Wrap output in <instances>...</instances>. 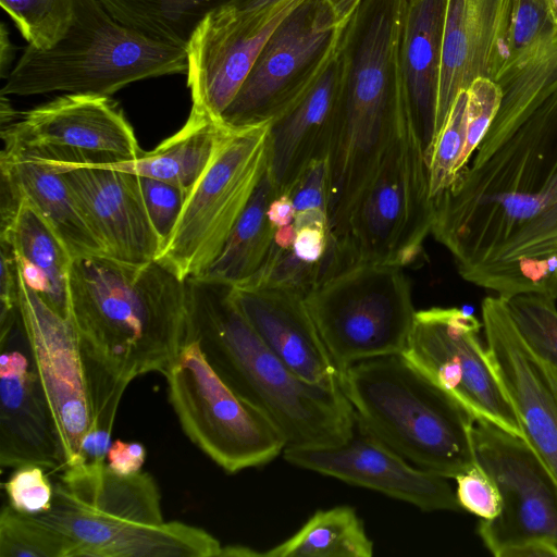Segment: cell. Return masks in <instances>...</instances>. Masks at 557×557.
Returning <instances> with one entry per match:
<instances>
[{"instance_id":"24","label":"cell","mask_w":557,"mask_h":557,"mask_svg":"<svg viewBox=\"0 0 557 557\" xmlns=\"http://www.w3.org/2000/svg\"><path fill=\"white\" fill-rule=\"evenodd\" d=\"M509 10L510 0H447L436 136L457 95L478 78L493 79Z\"/></svg>"},{"instance_id":"31","label":"cell","mask_w":557,"mask_h":557,"mask_svg":"<svg viewBox=\"0 0 557 557\" xmlns=\"http://www.w3.org/2000/svg\"><path fill=\"white\" fill-rule=\"evenodd\" d=\"M119 22L144 35L186 47L199 23L234 0H98Z\"/></svg>"},{"instance_id":"32","label":"cell","mask_w":557,"mask_h":557,"mask_svg":"<svg viewBox=\"0 0 557 557\" xmlns=\"http://www.w3.org/2000/svg\"><path fill=\"white\" fill-rule=\"evenodd\" d=\"M557 35L547 0H510L506 30L498 51L493 79Z\"/></svg>"},{"instance_id":"1","label":"cell","mask_w":557,"mask_h":557,"mask_svg":"<svg viewBox=\"0 0 557 557\" xmlns=\"http://www.w3.org/2000/svg\"><path fill=\"white\" fill-rule=\"evenodd\" d=\"M485 136L433 198L431 234L460 276L504 299L557 300V42L500 82Z\"/></svg>"},{"instance_id":"21","label":"cell","mask_w":557,"mask_h":557,"mask_svg":"<svg viewBox=\"0 0 557 557\" xmlns=\"http://www.w3.org/2000/svg\"><path fill=\"white\" fill-rule=\"evenodd\" d=\"M345 72L339 35L318 73L271 121L268 173L277 195L286 194L313 161L329 156Z\"/></svg>"},{"instance_id":"5","label":"cell","mask_w":557,"mask_h":557,"mask_svg":"<svg viewBox=\"0 0 557 557\" xmlns=\"http://www.w3.org/2000/svg\"><path fill=\"white\" fill-rule=\"evenodd\" d=\"M51 508L36 517L69 542L70 557H218L222 545L206 530L165 522L149 472L122 475L107 463L66 467Z\"/></svg>"},{"instance_id":"18","label":"cell","mask_w":557,"mask_h":557,"mask_svg":"<svg viewBox=\"0 0 557 557\" xmlns=\"http://www.w3.org/2000/svg\"><path fill=\"white\" fill-rule=\"evenodd\" d=\"M301 1L267 15H250L231 3L210 12L186 46L191 108L220 122L269 37Z\"/></svg>"},{"instance_id":"34","label":"cell","mask_w":557,"mask_h":557,"mask_svg":"<svg viewBox=\"0 0 557 557\" xmlns=\"http://www.w3.org/2000/svg\"><path fill=\"white\" fill-rule=\"evenodd\" d=\"M29 46L46 50L66 33L74 13V0H0Z\"/></svg>"},{"instance_id":"28","label":"cell","mask_w":557,"mask_h":557,"mask_svg":"<svg viewBox=\"0 0 557 557\" xmlns=\"http://www.w3.org/2000/svg\"><path fill=\"white\" fill-rule=\"evenodd\" d=\"M223 124L191 108L185 124L153 150L112 166L143 177L163 181L186 194L207 168Z\"/></svg>"},{"instance_id":"48","label":"cell","mask_w":557,"mask_h":557,"mask_svg":"<svg viewBox=\"0 0 557 557\" xmlns=\"http://www.w3.org/2000/svg\"><path fill=\"white\" fill-rule=\"evenodd\" d=\"M550 14L553 16V20L555 21L557 25V0H547Z\"/></svg>"},{"instance_id":"8","label":"cell","mask_w":557,"mask_h":557,"mask_svg":"<svg viewBox=\"0 0 557 557\" xmlns=\"http://www.w3.org/2000/svg\"><path fill=\"white\" fill-rule=\"evenodd\" d=\"M270 124L223 125L207 168L188 190L156 258L181 281L202 275L222 251L268 169Z\"/></svg>"},{"instance_id":"40","label":"cell","mask_w":557,"mask_h":557,"mask_svg":"<svg viewBox=\"0 0 557 557\" xmlns=\"http://www.w3.org/2000/svg\"><path fill=\"white\" fill-rule=\"evenodd\" d=\"M139 178L146 209L163 244L180 216L187 194L178 186L163 181L143 176Z\"/></svg>"},{"instance_id":"35","label":"cell","mask_w":557,"mask_h":557,"mask_svg":"<svg viewBox=\"0 0 557 557\" xmlns=\"http://www.w3.org/2000/svg\"><path fill=\"white\" fill-rule=\"evenodd\" d=\"M468 92L461 90L438 132L429 160V180L432 199L446 190L462 171V154L466 143Z\"/></svg>"},{"instance_id":"7","label":"cell","mask_w":557,"mask_h":557,"mask_svg":"<svg viewBox=\"0 0 557 557\" xmlns=\"http://www.w3.org/2000/svg\"><path fill=\"white\" fill-rule=\"evenodd\" d=\"M186 71V47L124 25L98 0H74L65 35L46 50L27 45L0 96L60 91L110 97L132 83Z\"/></svg>"},{"instance_id":"19","label":"cell","mask_w":557,"mask_h":557,"mask_svg":"<svg viewBox=\"0 0 557 557\" xmlns=\"http://www.w3.org/2000/svg\"><path fill=\"white\" fill-rule=\"evenodd\" d=\"M283 458L293 466L380 492L425 512L461 510L449 479L412 466L356 414L352 432L342 444L284 449Z\"/></svg>"},{"instance_id":"42","label":"cell","mask_w":557,"mask_h":557,"mask_svg":"<svg viewBox=\"0 0 557 557\" xmlns=\"http://www.w3.org/2000/svg\"><path fill=\"white\" fill-rule=\"evenodd\" d=\"M0 258V347L2 348L18 320V288L15 259L7 245L1 244Z\"/></svg>"},{"instance_id":"16","label":"cell","mask_w":557,"mask_h":557,"mask_svg":"<svg viewBox=\"0 0 557 557\" xmlns=\"http://www.w3.org/2000/svg\"><path fill=\"white\" fill-rule=\"evenodd\" d=\"M1 138L70 164L134 160L144 151L121 108L108 96L63 94L1 125Z\"/></svg>"},{"instance_id":"2","label":"cell","mask_w":557,"mask_h":557,"mask_svg":"<svg viewBox=\"0 0 557 557\" xmlns=\"http://www.w3.org/2000/svg\"><path fill=\"white\" fill-rule=\"evenodd\" d=\"M67 292L94 399L123 395L140 375L164 374L188 343V281L156 260L74 259Z\"/></svg>"},{"instance_id":"12","label":"cell","mask_w":557,"mask_h":557,"mask_svg":"<svg viewBox=\"0 0 557 557\" xmlns=\"http://www.w3.org/2000/svg\"><path fill=\"white\" fill-rule=\"evenodd\" d=\"M482 321L460 308L432 307L416 312L403 356L458 400L478 421L522 438L482 341Z\"/></svg>"},{"instance_id":"4","label":"cell","mask_w":557,"mask_h":557,"mask_svg":"<svg viewBox=\"0 0 557 557\" xmlns=\"http://www.w3.org/2000/svg\"><path fill=\"white\" fill-rule=\"evenodd\" d=\"M409 0H361L341 33L345 85L329 149L334 194L361 195L408 111L403 38Z\"/></svg>"},{"instance_id":"14","label":"cell","mask_w":557,"mask_h":557,"mask_svg":"<svg viewBox=\"0 0 557 557\" xmlns=\"http://www.w3.org/2000/svg\"><path fill=\"white\" fill-rule=\"evenodd\" d=\"M476 462L495 482L500 512L480 520L478 534L495 557L524 543L557 545V485L530 446L519 436L484 421L473 428Z\"/></svg>"},{"instance_id":"44","label":"cell","mask_w":557,"mask_h":557,"mask_svg":"<svg viewBox=\"0 0 557 557\" xmlns=\"http://www.w3.org/2000/svg\"><path fill=\"white\" fill-rule=\"evenodd\" d=\"M268 219L274 228L293 224L295 221V208L288 194L275 196L267 210Z\"/></svg>"},{"instance_id":"20","label":"cell","mask_w":557,"mask_h":557,"mask_svg":"<svg viewBox=\"0 0 557 557\" xmlns=\"http://www.w3.org/2000/svg\"><path fill=\"white\" fill-rule=\"evenodd\" d=\"M42 158L62 174L108 257L133 264L156 260L162 239L146 209L138 175L110 163L70 164Z\"/></svg>"},{"instance_id":"25","label":"cell","mask_w":557,"mask_h":557,"mask_svg":"<svg viewBox=\"0 0 557 557\" xmlns=\"http://www.w3.org/2000/svg\"><path fill=\"white\" fill-rule=\"evenodd\" d=\"M1 184L28 200L67 247L73 259L106 256L62 174L35 150L1 138Z\"/></svg>"},{"instance_id":"15","label":"cell","mask_w":557,"mask_h":557,"mask_svg":"<svg viewBox=\"0 0 557 557\" xmlns=\"http://www.w3.org/2000/svg\"><path fill=\"white\" fill-rule=\"evenodd\" d=\"M16 273L20 323L57 425L65 468L72 467L79 463L82 442L94 422L84 354L71 320L26 284L17 265Z\"/></svg>"},{"instance_id":"39","label":"cell","mask_w":557,"mask_h":557,"mask_svg":"<svg viewBox=\"0 0 557 557\" xmlns=\"http://www.w3.org/2000/svg\"><path fill=\"white\" fill-rule=\"evenodd\" d=\"M456 481V497L461 510L480 520L495 518L502 509L499 491L493 479L476 463L459 473Z\"/></svg>"},{"instance_id":"10","label":"cell","mask_w":557,"mask_h":557,"mask_svg":"<svg viewBox=\"0 0 557 557\" xmlns=\"http://www.w3.org/2000/svg\"><path fill=\"white\" fill-rule=\"evenodd\" d=\"M305 302L341 374L357 362L403 354L417 312L404 268L388 264L348 267L314 286Z\"/></svg>"},{"instance_id":"30","label":"cell","mask_w":557,"mask_h":557,"mask_svg":"<svg viewBox=\"0 0 557 557\" xmlns=\"http://www.w3.org/2000/svg\"><path fill=\"white\" fill-rule=\"evenodd\" d=\"M373 543L355 508L315 511L289 539L263 553L268 557H371Z\"/></svg>"},{"instance_id":"29","label":"cell","mask_w":557,"mask_h":557,"mask_svg":"<svg viewBox=\"0 0 557 557\" xmlns=\"http://www.w3.org/2000/svg\"><path fill=\"white\" fill-rule=\"evenodd\" d=\"M275 196L277 194L267 169L222 251L198 278L235 286L260 270L273 243L274 227L267 210Z\"/></svg>"},{"instance_id":"36","label":"cell","mask_w":557,"mask_h":557,"mask_svg":"<svg viewBox=\"0 0 557 557\" xmlns=\"http://www.w3.org/2000/svg\"><path fill=\"white\" fill-rule=\"evenodd\" d=\"M510 315L524 339L557 366L556 300L540 294H520L505 299Z\"/></svg>"},{"instance_id":"33","label":"cell","mask_w":557,"mask_h":557,"mask_svg":"<svg viewBox=\"0 0 557 557\" xmlns=\"http://www.w3.org/2000/svg\"><path fill=\"white\" fill-rule=\"evenodd\" d=\"M67 540L36 516L10 505L0 512V557H70Z\"/></svg>"},{"instance_id":"9","label":"cell","mask_w":557,"mask_h":557,"mask_svg":"<svg viewBox=\"0 0 557 557\" xmlns=\"http://www.w3.org/2000/svg\"><path fill=\"white\" fill-rule=\"evenodd\" d=\"M432 221L428 161L407 111L394 131L377 173L351 214L344 257L349 267L411 265L422 258Z\"/></svg>"},{"instance_id":"17","label":"cell","mask_w":557,"mask_h":557,"mask_svg":"<svg viewBox=\"0 0 557 557\" xmlns=\"http://www.w3.org/2000/svg\"><path fill=\"white\" fill-rule=\"evenodd\" d=\"M481 317L488 360L522 440L557 485V366L524 339L504 298L485 297Z\"/></svg>"},{"instance_id":"6","label":"cell","mask_w":557,"mask_h":557,"mask_svg":"<svg viewBox=\"0 0 557 557\" xmlns=\"http://www.w3.org/2000/svg\"><path fill=\"white\" fill-rule=\"evenodd\" d=\"M339 384L364 426L413 466L455 479L478 463L473 416L401 354L357 362Z\"/></svg>"},{"instance_id":"43","label":"cell","mask_w":557,"mask_h":557,"mask_svg":"<svg viewBox=\"0 0 557 557\" xmlns=\"http://www.w3.org/2000/svg\"><path fill=\"white\" fill-rule=\"evenodd\" d=\"M146 448L139 442L115 440L107 454V467L122 475L141 471L146 459Z\"/></svg>"},{"instance_id":"46","label":"cell","mask_w":557,"mask_h":557,"mask_svg":"<svg viewBox=\"0 0 557 557\" xmlns=\"http://www.w3.org/2000/svg\"><path fill=\"white\" fill-rule=\"evenodd\" d=\"M331 8L336 21L339 24H344L350 15L354 13L356 8L359 5L361 0H325Z\"/></svg>"},{"instance_id":"11","label":"cell","mask_w":557,"mask_h":557,"mask_svg":"<svg viewBox=\"0 0 557 557\" xmlns=\"http://www.w3.org/2000/svg\"><path fill=\"white\" fill-rule=\"evenodd\" d=\"M164 376L184 433L225 472L264 466L283 454L278 430L220 377L196 341L181 349Z\"/></svg>"},{"instance_id":"27","label":"cell","mask_w":557,"mask_h":557,"mask_svg":"<svg viewBox=\"0 0 557 557\" xmlns=\"http://www.w3.org/2000/svg\"><path fill=\"white\" fill-rule=\"evenodd\" d=\"M447 0H409L403 38L411 117L429 160L435 136Z\"/></svg>"},{"instance_id":"45","label":"cell","mask_w":557,"mask_h":557,"mask_svg":"<svg viewBox=\"0 0 557 557\" xmlns=\"http://www.w3.org/2000/svg\"><path fill=\"white\" fill-rule=\"evenodd\" d=\"M14 50L12 47V44L9 38L8 30L4 26V24L1 25L0 30V75L1 78H5L9 73L10 69L9 65L13 60Z\"/></svg>"},{"instance_id":"22","label":"cell","mask_w":557,"mask_h":557,"mask_svg":"<svg viewBox=\"0 0 557 557\" xmlns=\"http://www.w3.org/2000/svg\"><path fill=\"white\" fill-rule=\"evenodd\" d=\"M228 296L270 350L299 379L339 385L341 373L309 313L305 296L292 290L228 286Z\"/></svg>"},{"instance_id":"13","label":"cell","mask_w":557,"mask_h":557,"mask_svg":"<svg viewBox=\"0 0 557 557\" xmlns=\"http://www.w3.org/2000/svg\"><path fill=\"white\" fill-rule=\"evenodd\" d=\"M344 24L325 0L298 3L267 40L220 122L237 128L272 121L321 69Z\"/></svg>"},{"instance_id":"41","label":"cell","mask_w":557,"mask_h":557,"mask_svg":"<svg viewBox=\"0 0 557 557\" xmlns=\"http://www.w3.org/2000/svg\"><path fill=\"white\" fill-rule=\"evenodd\" d=\"M286 194L293 200L295 215L313 210L329 214L327 157L313 161Z\"/></svg>"},{"instance_id":"47","label":"cell","mask_w":557,"mask_h":557,"mask_svg":"<svg viewBox=\"0 0 557 557\" xmlns=\"http://www.w3.org/2000/svg\"><path fill=\"white\" fill-rule=\"evenodd\" d=\"M245 557V556H263V553L256 552L249 547L242 545L222 546L219 557Z\"/></svg>"},{"instance_id":"3","label":"cell","mask_w":557,"mask_h":557,"mask_svg":"<svg viewBox=\"0 0 557 557\" xmlns=\"http://www.w3.org/2000/svg\"><path fill=\"white\" fill-rule=\"evenodd\" d=\"M189 336L220 377L278 430L285 449L334 446L351 434L355 411L339 385L296 376L262 342L228 286L190 278Z\"/></svg>"},{"instance_id":"23","label":"cell","mask_w":557,"mask_h":557,"mask_svg":"<svg viewBox=\"0 0 557 557\" xmlns=\"http://www.w3.org/2000/svg\"><path fill=\"white\" fill-rule=\"evenodd\" d=\"M0 465L65 468L57 425L33 361L20 350L5 348L0 356Z\"/></svg>"},{"instance_id":"26","label":"cell","mask_w":557,"mask_h":557,"mask_svg":"<svg viewBox=\"0 0 557 557\" xmlns=\"http://www.w3.org/2000/svg\"><path fill=\"white\" fill-rule=\"evenodd\" d=\"M0 244L7 245L26 284L69 319V274L73 257L32 203L1 185Z\"/></svg>"},{"instance_id":"38","label":"cell","mask_w":557,"mask_h":557,"mask_svg":"<svg viewBox=\"0 0 557 557\" xmlns=\"http://www.w3.org/2000/svg\"><path fill=\"white\" fill-rule=\"evenodd\" d=\"M467 92L466 143L461 162L462 171L482 143L500 101V89L496 82L491 78L481 77L475 79L467 89Z\"/></svg>"},{"instance_id":"37","label":"cell","mask_w":557,"mask_h":557,"mask_svg":"<svg viewBox=\"0 0 557 557\" xmlns=\"http://www.w3.org/2000/svg\"><path fill=\"white\" fill-rule=\"evenodd\" d=\"M9 505L17 512L37 516L47 512L53 502L54 485L46 475V469L37 465L15 468L3 483Z\"/></svg>"}]
</instances>
